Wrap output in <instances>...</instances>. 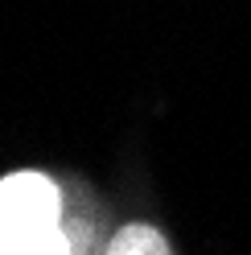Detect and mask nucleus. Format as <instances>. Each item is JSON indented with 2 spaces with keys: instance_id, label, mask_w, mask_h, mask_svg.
Masks as SVG:
<instances>
[{
  "instance_id": "f257e3e1",
  "label": "nucleus",
  "mask_w": 251,
  "mask_h": 255,
  "mask_svg": "<svg viewBox=\"0 0 251 255\" xmlns=\"http://www.w3.org/2000/svg\"><path fill=\"white\" fill-rule=\"evenodd\" d=\"M66 222V202L54 177L33 169H17L0 181V235L8 231H33Z\"/></svg>"
},
{
  "instance_id": "f03ea898",
  "label": "nucleus",
  "mask_w": 251,
  "mask_h": 255,
  "mask_svg": "<svg viewBox=\"0 0 251 255\" xmlns=\"http://www.w3.org/2000/svg\"><path fill=\"white\" fill-rule=\"evenodd\" d=\"M0 255H74V239L66 222L33 231H8L0 235Z\"/></svg>"
},
{
  "instance_id": "7ed1b4c3",
  "label": "nucleus",
  "mask_w": 251,
  "mask_h": 255,
  "mask_svg": "<svg viewBox=\"0 0 251 255\" xmlns=\"http://www.w3.org/2000/svg\"><path fill=\"white\" fill-rule=\"evenodd\" d=\"M103 255H173L165 243V235L156 227H144V222H128L120 227L112 239H107Z\"/></svg>"
}]
</instances>
